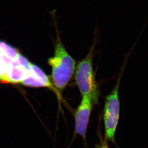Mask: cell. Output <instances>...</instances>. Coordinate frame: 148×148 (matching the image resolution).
Instances as JSON below:
<instances>
[{"label":"cell","instance_id":"1","mask_svg":"<svg viewBox=\"0 0 148 148\" xmlns=\"http://www.w3.org/2000/svg\"><path fill=\"white\" fill-rule=\"evenodd\" d=\"M57 38L54 55L49 59L48 63L52 67L53 86L60 96L75 72L76 62L67 52L59 36Z\"/></svg>","mask_w":148,"mask_h":148},{"label":"cell","instance_id":"2","mask_svg":"<svg viewBox=\"0 0 148 148\" xmlns=\"http://www.w3.org/2000/svg\"><path fill=\"white\" fill-rule=\"evenodd\" d=\"M96 44L97 35H95L94 42L88 54L76 65L75 75L76 83L82 95L89 97L94 104L98 103L100 95L98 84L95 80L93 69V59Z\"/></svg>","mask_w":148,"mask_h":148},{"label":"cell","instance_id":"3","mask_svg":"<svg viewBox=\"0 0 148 148\" xmlns=\"http://www.w3.org/2000/svg\"><path fill=\"white\" fill-rule=\"evenodd\" d=\"M127 61L123 65L119 79L113 89L106 97L103 109V119L105 126V138L112 142L115 141V133L119 123L120 114V102L119 89L123 71Z\"/></svg>","mask_w":148,"mask_h":148},{"label":"cell","instance_id":"4","mask_svg":"<svg viewBox=\"0 0 148 148\" xmlns=\"http://www.w3.org/2000/svg\"><path fill=\"white\" fill-rule=\"evenodd\" d=\"M94 103L89 97L82 96L81 102L75 114V134L81 136L84 140L86 137L87 130Z\"/></svg>","mask_w":148,"mask_h":148},{"label":"cell","instance_id":"5","mask_svg":"<svg viewBox=\"0 0 148 148\" xmlns=\"http://www.w3.org/2000/svg\"><path fill=\"white\" fill-rule=\"evenodd\" d=\"M22 85L30 87H47L56 92H58L49 80L48 76L43 71L36 65L31 64V71L24 81L21 82Z\"/></svg>","mask_w":148,"mask_h":148},{"label":"cell","instance_id":"6","mask_svg":"<svg viewBox=\"0 0 148 148\" xmlns=\"http://www.w3.org/2000/svg\"><path fill=\"white\" fill-rule=\"evenodd\" d=\"M28 74L29 73L16 61L13 62L4 71L3 82L21 84L27 78Z\"/></svg>","mask_w":148,"mask_h":148},{"label":"cell","instance_id":"7","mask_svg":"<svg viewBox=\"0 0 148 148\" xmlns=\"http://www.w3.org/2000/svg\"><path fill=\"white\" fill-rule=\"evenodd\" d=\"M0 52L8 57L13 62H16L20 53L18 50L6 42L0 40Z\"/></svg>","mask_w":148,"mask_h":148},{"label":"cell","instance_id":"8","mask_svg":"<svg viewBox=\"0 0 148 148\" xmlns=\"http://www.w3.org/2000/svg\"><path fill=\"white\" fill-rule=\"evenodd\" d=\"M17 62L23 68L25 69L28 73L31 71V64L28 60L23 55L19 54L16 60Z\"/></svg>","mask_w":148,"mask_h":148},{"label":"cell","instance_id":"9","mask_svg":"<svg viewBox=\"0 0 148 148\" xmlns=\"http://www.w3.org/2000/svg\"><path fill=\"white\" fill-rule=\"evenodd\" d=\"M95 148H109L106 141H102L96 146Z\"/></svg>","mask_w":148,"mask_h":148},{"label":"cell","instance_id":"10","mask_svg":"<svg viewBox=\"0 0 148 148\" xmlns=\"http://www.w3.org/2000/svg\"><path fill=\"white\" fill-rule=\"evenodd\" d=\"M4 73L0 68V81L3 82Z\"/></svg>","mask_w":148,"mask_h":148}]
</instances>
